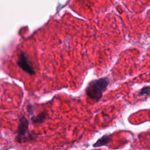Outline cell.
I'll return each instance as SVG.
<instances>
[{
    "label": "cell",
    "instance_id": "cell-6",
    "mask_svg": "<svg viewBox=\"0 0 150 150\" xmlns=\"http://www.w3.org/2000/svg\"><path fill=\"white\" fill-rule=\"evenodd\" d=\"M46 117V115L45 113H42L40 114H39L38 116H37L36 117L34 118L33 121L34 122H42L43 119H45V118Z\"/></svg>",
    "mask_w": 150,
    "mask_h": 150
},
{
    "label": "cell",
    "instance_id": "cell-2",
    "mask_svg": "<svg viewBox=\"0 0 150 150\" xmlns=\"http://www.w3.org/2000/svg\"><path fill=\"white\" fill-rule=\"evenodd\" d=\"M18 64L25 71L30 75L35 74L34 70L31 65L29 64L28 59L23 52H21L18 56Z\"/></svg>",
    "mask_w": 150,
    "mask_h": 150
},
{
    "label": "cell",
    "instance_id": "cell-4",
    "mask_svg": "<svg viewBox=\"0 0 150 150\" xmlns=\"http://www.w3.org/2000/svg\"><path fill=\"white\" fill-rule=\"evenodd\" d=\"M110 140H111V137H110V135H104L103 137H101V138H100V139L93 145V146H94V147H99V146H101L105 145L108 144L110 142Z\"/></svg>",
    "mask_w": 150,
    "mask_h": 150
},
{
    "label": "cell",
    "instance_id": "cell-1",
    "mask_svg": "<svg viewBox=\"0 0 150 150\" xmlns=\"http://www.w3.org/2000/svg\"><path fill=\"white\" fill-rule=\"evenodd\" d=\"M108 84L109 80L105 77L91 81L86 88L87 96L93 100H99Z\"/></svg>",
    "mask_w": 150,
    "mask_h": 150
},
{
    "label": "cell",
    "instance_id": "cell-3",
    "mask_svg": "<svg viewBox=\"0 0 150 150\" xmlns=\"http://www.w3.org/2000/svg\"><path fill=\"white\" fill-rule=\"evenodd\" d=\"M28 129V121L25 117H23L20 120V122L18 127V137L21 138L25 135Z\"/></svg>",
    "mask_w": 150,
    "mask_h": 150
},
{
    "label": "cell",
    "instance_id": "cell-5",
    "mask_svg": "<svg viewBox=\"0 0 150 150\" xmlns=\"http://www.w3.org/2000/svg\"><path fill=\"white\" fill-rule=\"evenodd\" d=\"M150 93V87L149 86H146L144 88H142L140 92L139 93V96H142V95H145V94H148Z\"/></svg>",
    "mask_w": 150,
    "mask_h": 150
}]
</instances>
